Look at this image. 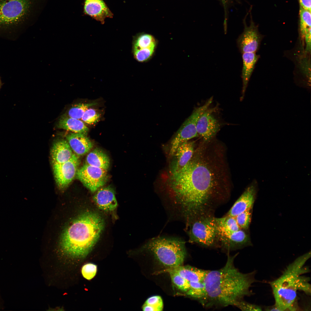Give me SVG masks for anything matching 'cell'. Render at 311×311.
I'll return each instance as SVG.
<instances>
[{
	"label": "cell",
	"instance_id": "2",
	"mask_svg": "<svg viewBox=\"0 0 311 311\" xmlns=\"http://www.w3.org/2000/svg\"><path fill=\"white\" fill-rule=\"evenodd\" d=\"M236 256L228 255L223 267L208 270L204 281L206 296L203 306H235L244 297L251 295L250 288L255 281V272H240L234 265Z\"/></svg>",
	"mask_w": 311,
	"mask_h": 311
},
{
	"label": "cell",
	"instance_id": "27",
	"mask_svg": "<svg viewBox=\"0 0 311 311\" xmlns=\"http://www.w3.org/2000/svg\"><path fill=\"white\" fill-rule=\"evenodd\" d=\"M189 289L186 293V294L198 300L203 306L206 296L204 282H189Z\"/></svg>",
	"mask_w": 311,
	"mask_h": 311
},
{
	"label": "cell",
	"instance_id": "23",
	"mask_svg": "<svg viewBox=\"0 0 311 311\" xmlns=\"http://www.w3.org/2000/svg\"><path fill=\"white\" fill-rule=\"evenodd\" d=\"M299 31L306 43V51L310 53L311 12L300 7Z\"/></svg>",
	"mask_w": 311,
	"mask_h": 311
},
{
	"label": "cell",
	"instance_id": "18",
	"mask_svg": "<svg viewBox=\"0 0 311 311\" xmlns=\"http://www.w3.org/2000/svg\"><path fill=\"white\" fill-rule=\"evenodd\" d=\"M93 199L97 207L104 211H113L117 206L114 191L110 187L99 189Z\"/></svg>",
	"mask_w": 311,
	"mask_h": 311
},
{
	"label": "cell",
	"instance_id": "29",
	"mask_svg": "<svg viewBox=\"0 0 311 311\" xmlns=\"http://www.w3.org/2000/svg\"><path fill=\"white\" fill-rule=\"evenodd\" d=\"M96 104V103L94 102L75 104L69 110L67 115L71 117L81 119L86 110L90 107Z\"/></svg>",
	"mask_w": 311,
	"mask_h": 311
},
{
	"label": "cell",
	"instance_id": "19",
	"mask_svg": "<svg viewBox=\"0 0 311 311\" xmlns=\"http://www.w3.org/2000/svg\"><path fill=\"white\" fill-rule=\"evenodd\" d=\"M242 54L243 61L242 72V96L240 98L241 101L244 98L248 84L255 65L259 56L256 54V52H246Z\"/></svg>",
	"mask_w": 311,
	"mask_h": 311
},
{
	"label": "cell",
	"instance_id": "31",
	"mask_svg": "<svg viewBox=\"0 0 311 311\" xmlns=\"http://www.w3.org/2000/svg\"><path fill=\"white\" fill-rule=\"evenodd\" d=\"M250 210L251 209L248 210L234 217L241 229H247L248 228L251 220Z\"/></svg>",
	"mask_w": 311,
	"mask_h": 311
},
{
	"label": "cell",
	"instance_id": "37",
	"mask_svg": "<svg viewBox=\"0 0 311 311\" xmlns=\"http://www.w3.org/2000/svg\"><path fill=\"white\" fill-rule=\"evenodd\" d=\"M300 7L302 8L311 11V0H299Z\"/></svg>",
	"mask_w": 311,
	"mask_h": 311
},
{
	"label": "cell",
	"instance_id": "33",
	"mask_svg": "<svg viewBox=\"0 0 311 311\" xmlns=\"http://www.w3.org/2000/svg\"><path fill=\"white\" fill-rule=\"evenodd\" d=\"M97 272V266L91 263H87L82 267L81 272L83 276L86 279L90 280L92 279L96 275Z\"/></svg>",
	"mask_w": 311,
	"mask_h": 311
},
{
	"label": "cell",
	"instance_id": "14",
	"mask_svg": "<svg viewBox=\"0 0 311 311\" xmlns=\"http://www.w3.org/2000/svg\"><path fill=\"white\" fill-rule=\"evenodd\" d=\"M217 233L222 246L228 250L246 246L250 242L249 236L242 229L234 232L217 231Z\"/></svg>",
	"mask_w": 311,
	"mask_h": 311
},
{
	"label": "cell",
	"instance_id": "15",
	"mask_svg": "<svg viewBox=\"0 0 311 311\" xmlns=\"http://www.w3.org/2000/svg\"><path fill=\"white\" fill-rule=\"evenodd\" d=\"M85 13L104 24L106 18H112L113 14L103 0H85Z\"/></svg>",
	"mask_w": 311,
	"mask_h": 311
},
{
	"label": "cell",
	"instance_id": "9",
	"mask_svg": "<svg viewBox=\"0 0 311 311\" xmlns=\"http://www.w3.org/2000/svg\"><path fill=\"white\" fill-rule=\"evenodd\" d=\"M78 179L92 192L104 185L107 180V170L86 164L78 169Z\"/></svg>",
	"mask_w": 311,
	"mask_h": 311
},
{
	"label": "cell",
	"instance_id": "24",
	"mask_svg": "<svg viewBox=\"0 0 311 311\" xmlns=\"http://www.w3.org/2000/svg\"><path fill=\"white\" fill-rule=\"evenodd\" d=\"M57 126L59 128L74 133L86 134L89 130L88 128L82 120L70 117L65 115L60 118Z\"/></svg>",
	"mask_w": 311,
	"mask_h": 311
},
{
	"label": "cell",
	"instance_id": "3",
	"mask_svg": "<svg viewBox=\"0 0 311 311\" xmlns=\"http://www.w3.org/2000/svg\"><path fill=\"white\" fill-rule=\"evenodd\" d=\"M104 226L103 219L98 213L90 211L83 213L63 233L61 251L70 258H84L97 241Z\"/></svg>",
	"mask_w": 311,
	"mask_h": 311
},
{
	"label": "cell",
	"instance_id": "34",
	"mask_svg": "<svg viewBox=\"0 0 311 311\" xmlns=\"http://www.w3.org/2000/svg\"><path fill=\"white\" fill-rule=\"evenodd\" d=\"M308 277L301 276L300 278L298 290L304 292L308 295L311 294V285L309 282Z\"/></svg>",
	"mask_w": 311,
	"mask_h": 311
},
{
	"label": "cell",
	"instance_id": "22",
	"mask_svg": "<svg viewBox=\"0 0 311 311\" xmlns=\"http://www.w3.org/2000/svg\"><path fill=\"white\" fill-rule=\"evenodd\" d=\"M194 142L189 141L178 147L174 155L176 163L173 172L180 170L190 160L194 154Z\"/></svg>",
	"mask_w": 311,
	"mask_h": 311
},
{
	"label": "cell",
	"instance_id": "11",
	"mask_svg": "<svg viewBox=\"0 0 311 311\" xmlns=\"http://www.w3.org/2000/svg\"><path fill=\"white\" fill-rule=\"evenodd\" d=\"M250 24L248 26L245 18L243 20L244 29L237 39L238 47L242 54L246 52H256L259 49L262 36L259 33L257 26L251 18Z\"/></svg>",
	"mask_w": 311,
	"mask_h": 311
},
{
	"label": "cell",
	"instance_id": "32",
	"mask_svg": "<svg viewBox=\"0 0 311 311\" xmlns=\"http://www.w3.org/2000/svg\"><path fill=\"white\" fill-rule=\"evenodd\" d=\"M100 117V115L95 109L88 108L84 113L81 118L84 123L92 124L97 122Z\"/></svg>",
	"mask_w": 311,
	"mask_h": 311
},
{
	"label": "cell",
	"instance_id": "35",
	"mask_svg": "<svg viewBox=\"0 0 311 311\" xmlns=\"http://www.w3.org/2000/svg\"><path fill=\"white\" fill-rule=\"evenodd\" d=\"M242 311H261V308L259 306L251 304L242 300L238 302L235 306Z\"/></svg>",
	"mask_w": 311,
	"mask_h": 311
},
{
	"label": "cell",
	"instance_id": "8",
	"mask_svg": "<svg viewBox=\"0 0 311 311\" xmlns=\"http://www.w3.org/2000/svg\"><path fill=\"white\" fill-rule=\"evenodd\" d=\"M212 100L211 98L202 105L196 108L182 124L171 141L170 155H174L181 144L198 135L196 129L198 120L201 115L209 107Z\"/></svg>",
	"mask_w": 311,
	"mask_h": 311
},
{
	"label": "cell",
	"instance_id": "20",
	"mask_svg": "<svg viewBox=\"0 0 311 311\" xmlns=\"http://www.w3.org/2000/svg\"><path fill=\"white\" fill-rule=\"evenodd\" d=\"M74 153L67 140L61 139L57 141L51 149L52 164L65 163L70 160Z\"/></svg>",
	"mask_w": 311,
	"mask_h": 311
},
{
	"label": "cell",
	"instance_id": "5",
	"mask_svg": "<svg viewBox=\"0 0 311 311\" xmlns=\"http://www.w3.org/2000/svg\"><path fill=\"white\" fill-rule=\"evenodd\" d=\"M311 257L310 251L301 255L289 264L278 278L270 282L278 311L297 310V293L302 274L308 272L304 267Z\"/></svg>",
	"mask_w": 311,
	"mask_h": 311
},
{
	"label": "cell",
	"instance_id": "10",
	"mask_svg": "<svg viewBox=\"0 0 311 311\" xmlns=\"http://www.w3.org/2000/svg\"><path fill=\"white\" fill-rule=\"evenodd\" d=\"M157 41L151 35L141 33L134 36L132 42V52L135 59L139 62L149 60L153 54Z\"/></svg>",
	"mask_w": 311,
	"mask_h": 311
},
{
	"label": "cell",
	"instance_id": "7",
	"mask_svg": "<svg viewBox=\"0 0 311 311\" xmlns=\"http://www.w3.org/2000/svg\"><path fill=\"white\" fill-rule=\"evenodd\" d=\"M198 216L187 221L190 241L207 247L214 246L218 238L214 218Z\"/></svg>",
	"mask_w": 311,
	"mask_h": 311
},
{
	"label": "cell",
	"instance_id": "21",
	"mask_svg": "<svg viewBox=\"0 0 311 311\" xmlns=\"http://www.w3.org/2000/svg\"><path fill=\"white\" fill-rule=\"evenodd\" d=\"M166 271L175 272L189 282H203L208 270H205L189 266L182 265L167 268Z\"/></svg>",
	"mask_w": 311,
	"mask_h": 311
},
{
	"label": "cell",
	"instance_id": "17",
	"mask_svg": "<svg viewBox=\"0 0 311 311\" xmlns=\"http://www.w3.org/2000/svg\"><path fill=\"white\" fill-rule=\"evenodd\" d=\"M86 134L71 132L66 136L67 140L77 155L81 156L86 154L93 147V143Z\"/></svg>",
	"mask_w": 311,
	"mask_h": 311
},
{
	"label": "cell",
	"instance_id": "4",
	"mask_svg": "<svg viewBox=\"0 0 311 311\" xmlns=\"http://www.w3.org/2000/svg\"><path fill=\"white\" fill-rule=\"evenodd\" d=\"M48 0H0V37L14 40L39 16Z\"/></svg>",
	"mask_w": 311,
	"mask_h": 311
},
{
	"label": "cell",
	"instance_id": "1",
	"mask_svg": "<svg viewBox=\"0 0 311 311\" xmlns=\"http://www.w3.org/2000/svg\"><path fill=\"white\" fill-rule=\"evenodd\" d=\"M215 173L208 161L193 156L183 168L172 172L171 187L186 218L203 215L218 184Z\"/></svg>",
	"mask_w": 311,
	"mask_h": 311
},
{
	"label": "cell",
	"instance_id": "13",
	"mask_svg": "<svg viewBox=\"0 0 311 311\" xmlns=\"http://www.w3.org/2000/svg\"><path fill=\"white\" fill-rule=\"evenodd\" d=\"M215 108L205 110L198 120L196 129L198 135L205 141L213 139L220 129L221 124L214 115Z\"/></svg>",
	"mask_w": 311,
	"mask_h": 311
},
{
	"label": "cell",
	"instance_id": "16",
	"mask_svg": "<svg viewBox=\"0 0 311 311\" xmlns=\"http://www.w3.org/2000/svg\"><path fill=\"white\" fill-rule=\"evenodd\" d=\"M256 186L252 185L247 188L229 211L227 215L235 217L238 214L251 209L256 194Z\"/></svg>",
	"mask_w": 311,
	"mask_h": 311
},
{
	"label": "cell",
	"instance_id": "30",
	"mask_svg": "<svg viewBox=\"0 0 311 311\" xmlns=\"http://www.w3.org/2000/svg\"><path fill=\"white\" fill-rule=\"evenodd\" d=\"M169 274L175 286L180 290L186 293L190 287L189 282L178 274L170 271H166Z\"/></svg>",
	"mask_w": 311,
	"mask_h": 311
},
{
	"label": "cell",
	"instance_id": "38",
	"mask_svg": "<svg viewBox=\"0 0 311 311\" xmlns=\"http://www.w3.org/2000/svg\"><path fill=\"white\" fill-rule=\"evenodd\" d=\"M2 85H3V84H2V82H1V78H0V89H1V87H2Z\"/></svg>",
	"mask_w": 311,
	"mask_h": 311
},
{
	"label": "cell",
	"instance_id": "26",
	"mask_svg": "<svg viewBox=\"0 0 311 311\" xmlns=\"http://www.w3.org/2000/svg\"><path fill=\"white\" fill-rule=\"evenodd\" d=\"M214 219L218 231L234 232L241 229L234 217L227 215L221 218H214Z\"/></svg>",
	"mask_w": 311,
	"mask_h": 311
},
{
	"label": "cell",
	"instance_id": "36",
	"mask_svg": "<svg viewBox=\"0 0 311 311\" xmlns=\"http://www.w3.org/2000/svg\"><path fill=\"white\" fill-rule=\"evenodd\" d=\"M223 5L224 12V31L227 30V9L231 0H221Z\"/></svg>",
	"mask_w": 311,
	"mask_h": 311
},
{
	"label": "cell",
	"instance_id": "28",
	"mask_svg": "<svg viewBox=\"0 0 311 311\" xmlns=\"http://www.w3.org/2000/svg\"><path fill=\"white\" fill-rule=\"evenodd\" d=\"M163 308L162 300L159 296L155 295L148 298L142 306L143 311H160Z\"/></svg>",
	"mask_w": 311,
	"mask_h": 311
},
{
	"label": "cell",
	"instance_id": "6",
	"mask_svg": "<svg viewBox=\"0 0 311 311\" xmlns=\"http://www.w3.org/2000/svg\"><path fill=\"white\" fill-rule=\"evenodd\" d=\"M143 248L167 268L182 265L186 255L184 242L176 238H153L149 240Z\"/></svg>",
	"mask_w": 311,
	"mask_h": 311
},
{
	"label": "cell",
	"instance_id": "25",
	"mask_svg": "<svg viewBox=\"0 0 311 311\" xmlns=\"http://www.w3.org/2000/svg\"><path fill=\"white\" fill-rule=\"evenodd\" d=\"M86 161V164L107 170L110 166V160L108 156L98 149H94L88 154Z\"/></svg>",
	"mask_w": 311,
	"mask_h": 311
},
{
	"label": "cell",
	"instance_id": "12",
	"mask_svg": "<svg viewBox=\"0 0 311 311\" xmlns=\"http://www.w3.org/2000/svg\"><path fill=\"white\" fill-rule=\"evenodd\" d=\"M79 164L78 157L75 153L65 163L53 164L55 180L60 188H65L74 179L76 176Z\"/></svg>",
	"mask_w": 311,
	"mask_h": 311
}]
</instances>
